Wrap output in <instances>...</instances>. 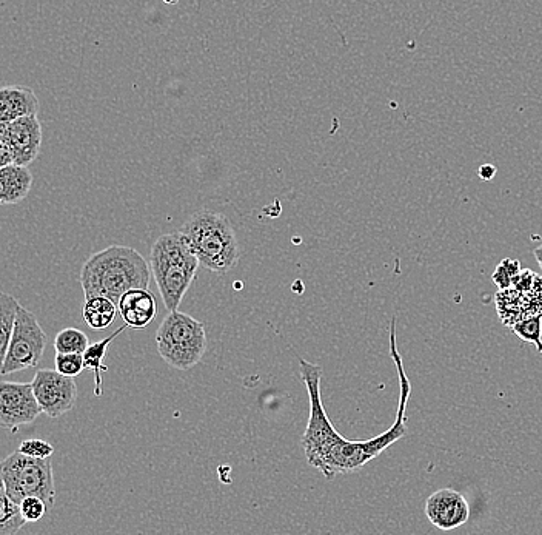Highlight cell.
<instances>
[{"mask_svg":"<svg viewBox=\"0 0 542 535\" xmlns=\"http://www.w3.org/2000/svg\"><path fill=\"white\" fill-rule=\"evenodd\" d=\"M390 355H392L399 375V384H401L398 414L389 431L365 441L347 440L336 431L322 403V367L298 357L299 372L307 387L308 400H310V418L302 435L301 445L308 465L318 469L327 480H332L338 474H350L364 468L369 461L378 458L382 452L395 445L396 441L401 440L409 431L407 406L412 397V383L405 374L404 364H402L401 354L396 344L395 318L390 324Z\"/></svg>","mask_w":542,"mask_h":535,"instance_id":"obj_1","label":"cell"},{"mask_svg":"<svg viewBox=\"0 0 542 535\" xmlns=\"http://www.w3.org/2000/svg\"><path fill=\"white\" fill-rule=\"evenodd\" d=\"M151 275L150 264L138 250L110 246L85 261L79 280L85 300L105 297L119 304L128 290L148 289Z\"/></svg>","mask_w":542,"mask_h":535,"instance_id":"obj_2","label":"cell"},{"mask_svg":"<svg viewBox=\"0 0 542 535\" xmlns=\"http://www.w3.org/2000/svg\"><path fill=\"white\" fill-rule=\"evenodd\" d=\"M198 256L181 232L159 236L151 247L150 267L168 312L178 310L185 293L195 281Z\"/></svg>","mask_w":542,"mask_h":535,"instance_id":"obj_3","label":"cell"},{"mask_svg":"<svg viewBox=\"0 0 542 535\" xmlns=\"http://www.w3.org/2000/svg\"><path fill=\"white\" fill-rule=\"evenodd\" d=\"M179 232L205 269L227 273L238 264V238L230 219L222 213L199 210Z\"/></svg>","mask_w":542,"mask_h":535,"instance_id":"obj_4","label":"cell"},{"mask_svg":"<svg viewBox=\"0 0 542 535\" xmlns=\"http://www.w3.org/2000/svg\"><path fill=\"white\" fill-rule=\"evenodd\" d=\"M156 346L168 366L178 371H188L201 363L207 352L204 323L188 313L173 310L156 332Z\"/></svg>","mask_w":542,"mask_h":535,"instance_id":"obj_5","label":"cell"},{"mask_svg":"<svg viewBox=\"0 0 542 535\" xmlns=\"http://www.w3.org/2000/svg\"><path fill=\"white\" fill-rule=\"evenodd\" d=\"M0 478L5 494L21 503L24 498L41 497L53 509L56 502V486H54L53 466L50 458L28 457L16 451L8 455L0 466Z\"/></svg>","mask_w":542,"mask_h":535,"instance_id":"obj_6","label":"cell"},{"mask_svg":"<svg viewBox=\"0 0 542 535\" xmlns=\"http://www.w3.org/2000/svg\"><path fill=\"white\" fill-rule=\"evenodd\" d=\"M48 338L36 315L25 307H19L16 326L11 335L7 355L2 360L0 374L10 375L36 367L44 357Z\"/></svg>","mask_w":542,"mask_h":535,"instance_id":"obj_7","label":"cell"},{"mask_svg":"<svg viewBox=\"0 0 542 535\" xmlns=\"http://www.w3.org/2000/svg\"><path fill=\"white\" fill-rule=\"evenodd\" d=\"M42 149V125L37 115L0 124V165H30Z\"/></svg>","mask_w":542,"mask_h":535,"instance_id":"obj_8","label":"cell"},{"mask_svg":"<svg viewBox=\"0 0 542 535\" xmlns=\"http://www.w3.org/2000/svg\"><path fill=\"white\" fill-rule=\"evenodd\" d=\"M42 412L34 394L33 384L4 381L0 384V424L16 432L25 424L34 423Z\"/></svg>","mask_w":542,"mask_h":535,"instance_id":"obj_9","label":"cell"},{"mask_svg":"<svg viewBox=\"0 0 542 535\" xmlns=\"http://www.w3.org/2000/svg\"><path fill=\"white\" fill-rule=\"evenodd\" d=\"M31 384L42 412L47 417H61L74 408L77 386L73 377H67L57 369H42L34 375Z\"/></svg>","mask_w":542,"mask_h":535,"instance_id":"obj_10","label":"cell"},{"mask_svg":"<svg viewBox=\"0 0 542 535\" xmlns=\"http://www.w3.org/2000/svg\"><path fill=\"white\" fill-rule=\"evenodd\" d=\"M425 514L435 528L453 531L469 522L470 506L464 495L455 489L444 488L427 498Z\"/></svg>","mask_w":542,"mask_h":535,"instance_id":"obj_11","label":"cell"},{"mask_svg":"<svg viewBox=\"0 0 542 535\" xmlns=\"http://www.w3.org/2000/svg\"><path fill=\"white\" fill-rule=\"evenodd\" d=\"M118 307L122 320L131 329H145L158 315V303L148 289L128 290Z\"/></svg>","mask_w":542,"mask_h":535,"instance_id":"obj_12","label":"cell"},{"mask_svg":"<svg viewBox=\"0 0 542 535\" xmlns=\"http://www.w3.org/2000/svg\"><path fill=\"white\" fill-rule=\"evenodd\" d=\"M39 113V99L30 87L8 85L0 90V124Z\"/></svg>","mask_w":542,"mask_h":535,"instance_id":"obj_13","label":"cell"},{"mask_svg":"<svg viewBox=\"0 0 542 535\" xmlns=\"http://www.w3.org/2000/svg\"><path fill=\"white\" fill-rule=\"evenodd\" d=\"M33 173L28 165H5L0 169V204H19L30 195Z\"/></svg>","mask_w":542,"mask_h":535,"instance_id":"obj_14","label":"cell"},{"mask_svg":"<svg viewBox=\"0 0 542 535\" xmlns=\"http://www.w3.org/2000/svg\"><path fill=\"white\" fill-rule=\"evenodd\" d=\"M128 329L127 324L114 330L110 337L104 338L102 341H96V343L88 346V349L84 352L85 369H91L94 372V395L101 398L104 395L102 391V374L108 371V367L104 366L105 357H107L108 346L113 343L119 335L124 334Z\"/></svg>","mask_w":542,"mask_h":535,"instance_id":"obj_15","label":"cell"},{"mask_svg":"<svg viewBox=\"0 0 542 535\" xmlns=\"http://www.w3.org/2000/svg\"><path fill=\"white\" fill-rule=\"evenodd\" d=\"M118 304L111 301L110 298L93 297L85 300L82 315L87 326L93 330H105L116 320L118 313Z\"/></svg>","mask_w":542,"mask_h":535,"instance_id":"obj_16","label":"cell"},{"mask_svg":"<svg viewBox=\"0 0 542 535\" xmlns=\"http://www.w3.org/2000/svg\"><path fill=\"white\" fill-rule=\"evenodd\" d=\"M19 301L8 293L0 295V363L7 355L10 346L11 335L16 326L17 313H19Z\"/></svg>","mask_w":542,"mask_h":535,"instance_id":"obj_17","label":"cell"},{"mask_svg":"<svg viewBox=\"0 0 542 535\" xmlns=\"http://www.w3.org/2000/svg\"><path fill=\"white\" fill-rule=\"evenodd\" d=\"M27 523L21 511V503L14 502L0 491V535H14Z\"/></svg>","mask_w":542,"mask_h":535,"instance_id":"obj_18","label":"cell"},{"mask_svg":"<svg viewBox=\"0 0 542 535\" xmlns=\"http://www.w3.org/2000/svg\"><path fill=\"white\" fill-rule=\"evenodd\" d=\"M88 337L82 330L68 327L54 338V349L59 354H84L88 349Z\"/></svg>","mask_w":542,"mask_h":535,"instance_id":"obj_19","label":"cell"},{"mask_svg":"<svg viewBox=\"0 0 542 535\" xmlns=\"http://www.w3.org/2000/svg\"><path fill=\"white\" fill-rule=\"evenodd\" d=\"M513 332L526 343L535 344L542 354V317H527L512 327Z\"/></svg>","mask_w":542,"mask_h":535,"instance_id":"obj_20","label":"cell"},{"mask_svg":"<svg viewBox=\"0 0 542 535\" xmlns=\"http://www.w3.org/2000/svg\"><path fill=\"white\" fill-rule=\"evenodd\" d=\"M519 273H521V264H519V261L507 258V260L502 261L496 267L492 275V280L499 290L510 289V287H513V283H515L516 276Z\"/></svg>","mask_w":542,"mask_h":535,"instance_id":"obj_21","label":"cell"},{"mask_svg":"<svg viewBox=\"0 0 542 535\" xmlns=\"http://www.w3.org/2000/svg\"><path fill=\"white\" fill-rule=\"evenodd\" d=\"M54 364L61 374L76 378L85 369L84 354H59L56 352Z\"/></svg>","mask_w":542,"mask_h":535,"instance_id":"obj_22","label":"cell"},{"mask_svg":"<svg viewBox=\"0 0 542 535\" xmlns=\"http://www.w3.org/2000/svg\"><path fill=\"white\" fill-rule=\"evenodd\" d=\"M522 297H524V301H522L524 318L542 317V276H536L532 290L522 293Z\"/></svg>","mask_w":542,"mask_h":535,"instance_id":"obj_23","label":"cell"},{"mask_svg":"<svg viewBox=\"0 0 542 535\" xmlns=\"http://www.w3.org/2000/svg\"><path fill=\"white\" fill-rule=\"evenodd\" d=\"M21 511L22 515H24V519L27 520V523H34L39 522V520L50 511V508H48L44 498L31 495V497L22 500Z\"/></svg>","mask_w":542,"mask_h":535,"instance_id":"obj_24","label":"cell"},{"mask_svg":"<svg viewBox=\"0 0 542 535\" xmlns=\"http://www.w3.org/2000/svg\"><path fill=\"white\" fill-rule=\"evenodd\" d=\"M17 451L28 455V457L42 458V460H47V458H51V455L54 454L53 445H50L48 441L41 440V438H31V440L22 441Z\"/></svg>","mask_w":542,"mask_h":535,"instance_id":"obj_25","label":"cell"},{"mask_svg":"<svg viewBox=\"0 0 542 535\" xmlns=\"http://www.w3.org/2000/svg\"><path fill=\"white\" fill-rule=\"evenodd\" d=\"M536 276L538 275H536V273H533L530 269L521 270V273L516 276L513 287H515V289L519 290V292L521 293L530 292V290H532L533 284H535Z\"/></svg>","mask_w":542,"mask_h":535,"instance_id":"obj_26","label":"cell"},{"mask_svg":"<svg viewBox=\"0 0 542 535\" xmlns=\"http://www.w3.org/2000/svg\"><path fill=\"white\" fill-rule=\"evenodd\" d=\"M496 172H498V170H496L495 165L484 164L479 167L478 175L482 181H492V179L495 178Z\"/></svg>","mask_w":542,"mask_h":535,"instance_id":"obj_27","label":"cell"},{"mask_svg":"<svg viewBox=\"0 0 542 535\" xmlns=\"http://www.w3.org/2000/svg\"><path fill=\"white\" fill-rule=\"evenodd\" d=\"M533 256H535V260L538 261L539 267H541L542 270V244L533 250Z\"/></svg>","mask_w":542,"mask_h":535,"instance_id":"obj_28","label":"cell"}]
</instances>
